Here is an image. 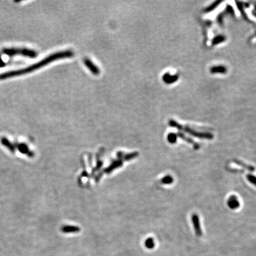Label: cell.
I'll return each mask as SVG.
<instances>
[{"instance_id": "1", "label": "cell", "mask_w": 256, "mask_h": 256, "mask_svg": "<svg viewBox=\"0 0 256 256\" xmlns=\"http://www.w3.org/2000/svg\"><path fill=\"white\" fill-rule=\"evenodd\" d=\"M73 55H74V52L72 50H70V49L61 50V51L52 53L48 55V56H46V58L37 62L36 63L32 64L24 68L0 73V81H2L4 80L16 77H19V76L27 74V73H32L37 70H39L42 68L45 67V66L49 65L55 61L67 59V58H71L73 57Z\"/></svg>"}, {"instance_id": "2", "label": "cell", "mask_w": 256, "mask_h": 256, "mask_svg": "<svg viewBox=\"0 0 256 256\" xmlns=\"http://www.w3.org/2000/svg\"><path fill=\"white\" fill-rule=\"evenodd\" d=\"M1 53L9 56H22L29 58H34L37 56V52L36 50L28 48H4L1 50Z\"/></svg>"}, {"instance_id": "3", "label": "cell", "mask_w": 256, "mask_h": 256, "mask_svg": "<svg viewBox=\"0 0 256 256\" xmlns=\"http://www.w3.org/2000/svg\"><path fill=\"white\" fill-rule=\"evenodd\" d=\"M169 125L172 127H175L177 128L178 129H180L181 131H183L190 135H191L193 136L197 137L198 138L200 139H212L213 138V135L210 133L207 132H197L195 130L191 129L188 126H183L182 125H180L179 123H177L173 120H171L169 121Z\"/></svg>"}, {"instance_id": "4", "label": "cell", "mask_w": 256, "mask_h": 256, "mask_svg": "<svg viewBox=\"0 0 256 256\" xmlns=\"http://www.w3.org/2000/svg\"><path fill=\"white\" fill-rule=\"evenodd\" d=\"M84 63L86 67L90 71V72L94 75H98L100 73V70L88 58H85L84 60Z\"/></svg>"}, {"instance_id": "5", "label": "cell", "mask_w": 256, "mask_h": 256, "mask_svg": "<svg viewBox=\"0 0 256 256\" xmlns=\"http://www.w3.org/2000/svg\"><path fill=\"white\" fill-rule=\"evenodd\" d=\"M192 220L193 225L196 235H197L198 237L201 236L202 234V229L200 227V220H199L198 215L196 214H193L192 217Z\"/></svg>"}, {"instance_id": "6", "label": "cell", "mask_w": 256, "mask_h": 256, "mask_svg": "<svg viewBox=\"0 0 256 256\" xmlns=\"http://www.w3.org/2000/svg\"><path fill=\"white\" fill-rule=\"evenodd\" d=\"M228 207L231 209H237L240 207V203L238 198L235 196H231L227 201Z\"/></svg>"}, {"instance_id": "7", "label": "cell", "mask_w": 256, "mask_h": 256, "mask_svg": "<svg viewBox=\"0 0 256 256\" xmlns=\"http://www.w3.org/2000/svg\"><path fill=\"white\" fill-rule=\"evenodd\" d=\"M179 78L178 75H170L169 73H165L162 77L164 82L166 84H170L175 83Z\"/></svg>"}, {"instance_id": "8", "label": "cell", "mask_w": 256, "mask_h": 256, "mask_svg": "<svg viewBox=\"0 0 256 256\" xmlns=\"http://www.w3.org/2000/svg\"><path fill=\"white\" fill-rule=\"evenodd\" d=\"M178 136H179V137H180V138H181L182 139H183V140H184V141H186V142H187L188 143H189V144H192V145L193 146L194 149H196V150H197V149H199L200 148V145H199L198 144L196 143L195 142H194V141H193V139H192L191 138H189V137L186 136L185 135L183 134V133H182V132H179V133H178Z\"/></svg>"}, {"instance_id": "9", "label": "cell", "mask_w": 256, "mask_h": 256, "mask_svg": "<svg viewBox=\"0 0 256 256\" xmlns=\"http://www.w3.org/2000/svg\"><path fill=\"white\" fill-rule=\"evenodd\" d=\"M234 162H235L236 164L243 167L245 169H247L248 170L250 171H254L255 169L254 167H253L251 166L250 165H247L246 164H245L243 161L239 160V159H234Z\"/></svg>"}, {"instance_id": "10", "label": "cell", "mask_w": 256, "mask_h": 256, "mask_svg": "<svg viewBox=\"0 0 256 256\" xmlns=\"http://www.w3.org/2000/svg\"><path fill=\"white\" fill-rule=\"evenodd\" d=\"M227 72V70L225 67L222 66L220 67H213L211 69V73H225Z\"/></svg>"}, {"instance_id": "11", "label": "cell", "mask_w": 256, "mask_h": 256, "mask_svg": "<svg viewBox=\"0 0 256 256\" xmlns=\"http://www.w3.org/2000/svg\"><path fill=\"white\" fill-rule=\"evenodd\" d=\"M62 231L64 232H77L80 231V229L78 227H71V226H66L62 228Z\"/></svg>"}, {"instance_id": "12", "label": "cell", "mask_w": 256, "mask_h": 256, "mask_svg": "<svg viewBox=\"0 0 256 256\" xmlns=\"http://www.w3.org/2000/svg\"><path fill=\"white\" fill-rule=\"evenodd\" d=\"M122 162H121V161H116V162H113V164L110 166V167H109L108 169H106V172H111V171L113 170H114V169H117L118 167H120L121 166H122Z\"/></svg>"}, {"instance_id": "13", "label": "cell", "mask_w": 256, "mask_h": 256, "mask_svg": "<svg viewBox=\"0 0 256 256\" xmlns=\"http://www.w3.org/2000/svg\"><path fill=\"white\" fill-rule=\"evenodd\" d=\"M145 245L148 249H152L155 246V243L154 239L152 238H149L146 239L145 242Z\"/></svg>"}, {"instance_id": "14", "label": "cell", "mask_w": 256, "mask_h": 256, "mask_svg": "<svg viewBox=\"0 0 256 256\" xmlns=\"http://www.w3.org/2000/svg\"><path fill=\"white\" fill-rule=\"evenodd\" d=\"M177 135L174 133H170L168 135V141L171 144H174L177 141Z\"/></svg>"}, {"instance_id": "15", "label": "cell", "mask_w": 256, "mask_h": 256, "mask_svg": "<svg viewBox=\"0 0 256 256\" xmlns=\"http://www.w3.org/2000/svg\"><path fill=\"white\" fill-rule=\"evenodd\" d=\"M247 179L248 180L249 182L253 184V185H254L256 186V177L252 175V174H247Z\"/></svg>"}, {"instance_id": "16", "label": "cell", "mask_w": 256, "mask_h": 256, "mask_svg": "<svg viewBox=\"0 0 256 256\" xmlns=\"http://www.w3.org/2000/svg\"><path fill=\"white\" fill-rule=\"evenodd\" d=\"M173 182V179L171 176H167L162 180V183L164 184H171Z\"/></svg>"}, {"instance_id": "17", "label": "cell", "mask_w": 256, "mask_h": 256, "mask_svg": "<svg viewBox=\"0 0 256 256\" xmlns=\"http://www.w3.org/2000/svg\"><path fill=\"white\" fill-rule=\"evenodd\" d=\"M224 37H216V39H215V40H214V43H220V42H222V41H223L224 40Z\"/></svg>"}, {"instance_id": "18", "label": "cell", "mask_w": 256, "mask_h": 256, "mask_svg": "<svg viewBox=\"0 0 256 256\" xmlns=\"http://www.w3.org/2000/svg\"><path fill=\"white\" fill-rule=\"evenodd\" d=\"M5 65V62L2 60V57L0 56V67H3Z\"/></svg>"}]
</instances>
